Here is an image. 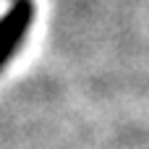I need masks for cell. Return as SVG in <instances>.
Here are the masks:
<instances>
[{
  "mask_svg": "<svg viewBox=\"0 0 149 149\" xmlns=\"http://www.w3.org/2000/svg\"><path fill=\"white\" fill-rule=\"evenodd\" d=\"M34 0H13V5L0 16V71L18 52L31 21H34Z\"/></svg>",
  "mask_w": 149,
  "mask_h": 149,
  "instance_id": "cell-1",
  "label": "cell"
}]
</instances>
